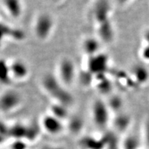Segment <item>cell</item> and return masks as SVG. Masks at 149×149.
Returning <instances> with one entry per match:
<instances>
[{
	"mask_svg": "<svg viewBox=\"0 0 149 149\" xmlns=\"http://www.w3.org/2000/svg\"><path fill=\"white\" fill-rule=\"evenodd\" d=\"M141 142L138 136L130 134L126 136L121 144V149H139Z\"/></svg>",
	"mask_w": 149,
	"mask_h": 149,
	"instance_id": "cell-18",
	"label": "cell"
},
{
	"mask_svg": "<svg viewBox=\"0 0 149 149\" xmlns=\"http://www.w3.org/2000/svg\"><path fill=\"white\" fill-rule=\"evenodd\" d=\"M84 128V122L79 117H74L68 121V129L72 133L77 134L81 131Z\"/></svg>",
	"mask_w": 149,
	"mask_h": 149,
	"instance_id": "cell-21",
	"label": "cell"
},
{
	"mask_svg": "<svg viewBox=\"0 0 149 149\" xmlns=\"http://www.w3.org/2000/svg\"><path fill=\"white\" fill-rule=\"evenodd\" d=\"M56 76L64 86L70 88L77 77V70L72 59L64 57L59 59L57 65Z\"/></svg>",
	"mask_w": 149,
	"mask_h": 149,
	"instance_id": "cell-3",
	"label": "cell"
},
{
	"mask_svg": "<svg viewBox=\"0 0 149 149\" xmlns=\"http://www.w3.org/2000/svg\"><path fill=\"white\" fill-rule=\"evenodd\" d=\"M41 126L46 133L51 135H57L64 130L63 121L51 113L44 115L41 120Z\"/></svg>",
	"mask_w": 149,
	"mask_h": 149,
	"instance_id": "cell-8",
	"label": "cell"
},
{
	"mask_svg": "<svg viewBox=\"0 0 149 149\" xmlns=\"http://www.w3.org/2000/svg\"><path fill=\"white\" fill-rule=\"evenodd\" d=\"M93 84L99 92L104 94L111 93L113 89V84L111 79L107 77L106 74H101L94 76Z\"/></svg>",
	"mask_w": 149,
	"mask_h": 149,
	"instance_id": "cell-14",
	"label": "cell"
},
{
	"mask_svg": "<svg viewBox=\"0 0 149 149\" xmlns=\"http://www.w3.org/2000/svg\"><path fill=\"white\" fill-rule=\"evenodd\" d=\"M111 111L107 103L102 99H95L91 105V118L98 128L104 129L111 121Z\"/></svg>",
	"mask_w": 149,
	"mask_h": 149,
	"instance_id": "cell-4",
	"label": "cell"
},
{
	"mask_svg": "<svg viewBox=\"0 0 149 149\" xmlns=\"http://www.w3.org/2000/svg\"><path fill=\"white\" fill-rule=\"evenodd\" d=\"M130 77L133 82L144 85L149 80V70L143 65L135 64L130 69Z\"/></svg>",
	"mask_w": 149,
	"mask_h": 149,
	"instance_id": "cell-13",
	"label": "cell"
},
{
	"mask_svg": "<svg viewBox=\"0 0 149 149\" xmlns=\"http://www.w3.org/2000/svg\"><path fill=\"white\" fill-rule=\"evenodd\" d=\"M13 30L8 27L6 24L0 22V45L3 40L8 36H13Z\"/></svg>",
	"mask_w": 149,
	"mask_h": 149,
	"instance_id": "cell-22",
	"label": "cell"
},
{
	"mask_svg": "<svg viewBox=\"0 0 149 149\" xmlns=\"http://www.w3.org/2000/svg\"><path fill=\"white\" fill-rule=\"evenodd\" d=\"M115 1H116L117 3H118L119 5H124L126 4V3H127L128 1H130V0H115Z\"/></svg>",
	"mask_w": 149,
	"mask_h": 149,
	"instance_id": "cell-26",
	"label": "cell"
},
{
	"mask_svg": "<svg viewBox=\"0 0 149 149\" xmlns=\"http://www.w3.org/2000/svg\"><path fill=\"white\" fill-rule=\"evenodd\" d=\"M109 67V57L107 55L100 53L88 57L86 70L93 76L107 73Z\"/></svg>",
	"mask_w": 149,
	"mask_h": 149,
	"instance_id": "cell-7",
	"label": "cell"
},
{
	"mask_svg": "<svg viewBox=\"0 0 149 149\" xmlns=\"http://www.w3.org/2000/svg\"><path fill=\"white\" fill-rule=\"evenodd\" d=\"M68 108L65 107V106L54 103L51 107V109H50V110H51L50 113L64 122V120H66L68 117Z\"/></svg>",
	"mask_w": 149,
	"mask_h": 149,
	"instance_id": "cell-19",
	"label": "cell"
},
{
	"mask_svg": "<svg viewBox=\"0 0 149 149\" xmlns=\"http://www.w3.org/2000/svg\"><path fill=\"white\" fill-rule=\"evenodd\" d=\"M131 123L130 117L124 113H120L115 115L113 124L117 133H125Z\"/></svg>",
	"mask_w": 149,
	"mask_h": 149,
	"instance_id": "cell-16",
	"label": "cell"
},
{
	"mask_svg": "<svg viewBox=\"0 0 149 149\" xmlns=\"http://www.w3.org/2000/svg\"><path fill=\"white\" fill-rule=\"evenodd\" d=\"M49 149H63V148H49Z\"/></svg>",
	"mask_w": 149,
	"mask_h": 149,
	"instance_id": "cell-27",
	"label": "cell"
},
{
	"mask_svg": "<svg viewBox=\"0 0 149 149\" xmlns=\"http://www.w3.org/2000/svg\"><path fill=\"white\" fill-rule=\"evenodd\" d=\"M91 11V19L95 26L111 21L112 8L109 0H95Z\"/></svg>",
	"mask_w": 149,
	"mask_h": 149,
	"instance_id": "cell-6",
	"label": "cell"
},
{
	"mask_svg": "<svg viewBox=\"0 0 149 149\" xmlns=\"http://www.w3.org/2000/svg\"><path fill=\"white\" fill-rule=\"evenodd\" d=\"M82 149H105V140L97 139L95 137H85L80 142Z\"/></svg>",
	"mask_w": 149,
	"mask_h": 149,
	"instance_id": "cell-17",
	"label": "cell"
},
{
	"mask_svg": "<svg viewBox=\"0 0 149 149\" xmlns=\"http://www.w3.org/2000/svg\"><path fill=\"white\" fill-rule=\"evenodd\" d=\"M13 81L11 75L10 61L0 57V84L8 86Z\"/></svg>",
	"mask_w": 149,
	"mask_h": 149,
	"instance_id": "cell-15",
	"label": "cell"
},
{
	"mask_svg": "<svg viewBox=\"0 0 149 149\" xmlns=\"http://www.w3.org/2000/svg\"><path fill=\"white\" fill-rule=\"evenodd\" d=\"M101 41L97 37H87L81 43V50L88 57H92L101 53Z\"/></svg>",
	"mask_w": 149,
	"mask_h": 149,
	"instance_id": "cell-10",
	"label": "cell"
},
{
	"mask_svg": "<svg viewBox=\"0 0 149 149\" xmlns=\"http://www.w3.org/2000/svg\"><path fill=\"white\" fill-rule=\"evenodd\" d=\"M141 58L144 61L149 62V44H145L141 48L140 52H139Z\"/></svg>",
	"mask_w": 149,
	"mask_h": 149,
	"instance_id": "cell-23",
	"label": "cell"
},
{
	"mask_svg": "<svg viewBox=\"0 0 149 149\" xmlns=\"http://www.w3.org/2000/svg\"><path fill=\"white\" fill-rule=\"evenodd\" d=\"M107 103L111 112L114 113L115 115L121 113L123 107V101L120 97L117 95L112 96Z\"/></svg>",
	"mask_w": 149,
	"mask_h": 149,
	"instance_id": "cell-20",
	"label": "cell"
},
{
	"mask_svg": "<svg viewBox=\"0 0 149 149\" xmlns=\"http://www.w3.org/2000/svg\"><path fill=\"white\" fill-rule=\"evenodd\" d=\"M2 4L6 12L14 19H18L23 15L24 3L22 0H2Z\"/></svg>",
	"mask_w": 149,
	"mask_h": 149,
	"instance_id": "cell-11",
	"label": "cell"
},
{
	"mask_svg": "<svg viewBox=\"0 0 149 149\" xmlns=\"http://www.w3.org/2000/svg\"><path fill=\"white\" fill-rule=\"evenodd\" d=\"M26 144L23 141L18 140L17 142L16 141V143L13 144L12 148L13 149H26Z\"/></svg>",
	"mask_w": 149,
	"mask_h": 149,
	"instance_id": "cell-24",
	"label": "cell"
},
{
	"mask_svg": "<svg viewBox=\"0 0 149 149\" xmlns=\"http://www.w3.org/2000/svg\"><path fill=\"white\" fill-rule=\"evenodd\" d=\"M11 75L13 80L24 81L29 77L30 69L29 65L22 59H15L10 61Z\"/></svg>",
	"mask_w": 149,
	"mask_h": 149,
	"instance_id": "cell-9",
	"label": "cell"
},
{
	"mask_svg": "<svg viewBox=\"0 0 149 149\" xmlns=\"http://www.w3.org/2000/svg\"><path fill=\"white\" fill-rule=\"evenodd\" d=\"M41 86L46 95L57 103L66 107H71L74 98L68 88L60 82L56 74L47 73L44 74L41 81Z\"/></svg>",
	"mask_w": 149,
	"mask_h": 149,
	"instance_id": "cell-1",
	"label": "cell"
},
{
	"mask_svg": "<svg viewBox=\"0 0 149 149\" xmlns=\"http://www.w3.org/2000/svg\"><path fill=\"white\" fill-rule=\"evenodd\" d=\"M96 31L97 38L101 42L110 43L114 39L115 31L111 20L96 26Z\"/></svg>",
	"mask_w": 149,
	"mask_h": 149,
	"instance_id": "cell-12",
	"label": "cell"
},
{
	"mask_svg": "<svg viewBox=\"0 0 149 149\" xmlns=\"http://www.w3.org/2000/svg\"><path fill=\"white\" fill-rule=\"evenodd\" d=\"M144 40L145 44H149V29L146 30L144 33Z\"/></svg>",
	"mask_w": 149,
	"mask_h": 149,
	"instance_id": "cell-25",
	"label": "cell"
},
{
	"mask_svg": "<svg viewBox=\"0 0 149 149\" xmlns=\"http://www.w3.org/2000/svg\"><path fill=\"white\" fill-rule=\"evenodd\" d=\"M55 27V20L48 13H41L35 17L33 22V33L41 42H46L53 34Z\"/></svg>",
	"mask_w": 149,
	"mask_h": 149,
	"instance_id": "cell-2",
	"label": "cell"
},
{
	"mask_svg": "<svg viewBox=\"0 0 149 149\" xmlns=\"http://www.w3.org/2000/svg\"><path fill=\"white\" fill-rule=\"evenodd\" d=\"M22 93L15 89L9 88L0 95V111L8 113L15 111L23 103Z\"/></svg>",
	"mask_w": 149,
	"mask_h": 149,
	"instance_id": "cell-5",
	"label": "cell"
}]
</instances>
